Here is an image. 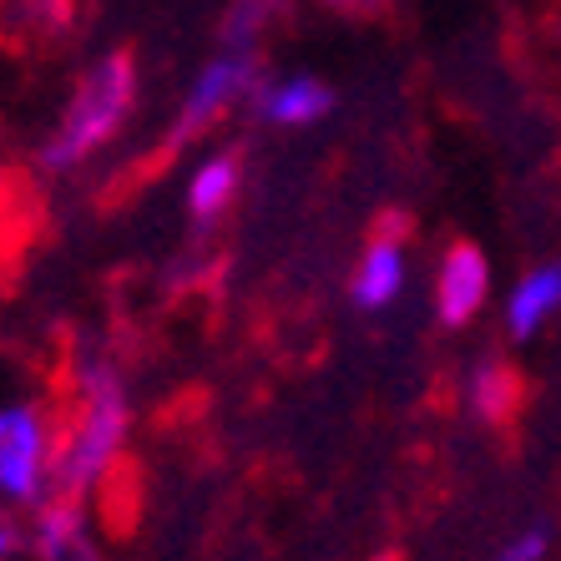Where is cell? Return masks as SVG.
Here are the masks:
<instances>
[{
	"label": "cell",
	"mask_w": 561,
	"mask_h": 561,
	"mask_svg": "<svg viewBox=\"0 0 561 561\" xmlns=\"http://www.w3.org/2000/svg\"><path fill=\"white\" fill-rule=\"evenodd\" d=\"M253 77H259V51H228V46H222V51L197 71L193 92L178 106V122H172V131H168V152H178V147H187L193 137H203L222 112H233V102H243V96L253 92Z\"/></svg>",
	"instance_id": "cell-4"
},
{
	"label": "cell",
	"mask_w": 561,
	"mask_h": 561,
	"mask_svg": "<svg viewBox=\"0 0 561 561\" xmlns=\"http://www.w3.org/2000/svg\"><path fill=\"white\" fill-rule=\"evenodd\" d=\"M127 390L122 375L106 359L77 365L71 379V410L56 425V460H51V496H92L96 485L112 476L122 445H127Z\"/></svg>",
	"instance_id": "cell-1"
},
{
	"label": "cell",
	"mask_w": 561,
	"mask_h": 561,
	"mask_svg": "<svg viewBox=\"0 0 561 561\" xmlns=\"http://www.w3.org/2000/svg\"><path fill=\"white\" fill-rule=\"evenodd\" d=\"M329 11H340V15H375L385 11V0H324Z\"/></svg>",
	"instance_id": "cell-14"
},
{
	"label": "cell",
	"mask_w": 561,
	"mask_h": 561,
	"mask_svg": "<svg viewBox=\"0 0 561 561\" xmlns=\"http://www.w3.org/2000/svg\"><path fill=\"white\" fill-rule=\"evenodd\" d=\"M470 410L485 425H511L516 410H522V375L506 359H481L476 375H470Z\"/></svg>",
	"instance_id": "cell-11"
},
{
	"label": "cell",
	"mask_w": 561,
	"mask_h": 561,
	"mask_svg": "<svg viewBox=\"0 0 561 561\" xmlns=\"http://www.w3.org/2000/svg\"><path fill=\"white\" fill-rule=\"evenodd\" d=\"M253 102H259V117L274 122V127H313V122L329 117L334 92L319 77H284V81L259 87Z\"/></svg>",
	"instance_id": "cell-8"
},
{
	"label": "cell",
	"mask_w": 561,
	"mask_h": 561,
	"mask_svg": "<svg viewBox=\"0 0 561 561\" xmlns=\"http://www.w3.org/2000/svg\"><path fill=\"white\" fill-rule=\"evenodd\" d=\"M56 425L31 400H11L0 410V496L5 506H31L51 496Z\"/></svg>",
	"instance_id": "cell-3"
},
{
	"label": "cell",
	"mask_w": 561,
	"mask_h": 561,
	"mask_svg": "<svg viewBox=\"0 0 561 561\" xmlns=\"http://www.w3.org/2000/svg\"><path fill=\"white\" fill-rule=\"evenodd\" d=\"M547 547H551V531L536 522V526H526V531L511 536L506 547L496 551V561H541L547 557Z\"/></svg>",
	"instance_id": "cell-13"
},
{
	"label": "cell",
	"mask_w": 561,
	"mask_h": 561,
	"mask_svg": "<svg viewBox=\"0 0 561 561\" xmlns=\"http://www.w3.org/2000/svg\"><path fill=\"white\" fill-rule=\"evenodd\" d=\"M557 309H561V263H541V268H531L522 284L511 288V299H506L511 340H531Z\"/></svg>",
	"instance_id": "cell-9"
},
{
	"label": "cell",
	"mask_w": 561,
	"mask_h": 561,
	"mask_svg": "<svg viewBox=\"0 0 561 561\" xmlns=\"http://www.w3.org/2000/svg\"><path fill=\"white\" fill-rule=\"evenodd\" d=\"M485 294H491V263L476 243H450L440 259V274H435V313L440 324L460 329L481 313Z\"/></svg>",
	"instance_id": "cell-5"
},
{
	"label": "cell",
	"mask_w": 561,
	"mask_h": 561,
	"mask_svg": "<svg viewBox=\"0 0 561 561\" xmlns=\"http://www.w3.org/2000/svg\"><path fill=\"white\" fill-rule=\"evenodd\" d=\"M379 561H400V557H379Z\"/></svg>",
	"instance_id": "cell-16"
},
{
	"label": "cell",
	"mask_w": 561,
	"mask_h": 561,
	"mask_svg": "<svg viewBox=\"0 0 561 561\" xmlns=\"http://www.w3.org/2000/svg\"><path fill=\"white\" fill-rule=\"evenodd\" d=\"M131 102H137V66L127 51H112L96 66H87L61 112V127L41 147V168L66 172L87 162L96 147H106L122 131V122L131 117Z\"/></svg>",
	"instance_id": "cell-2"
},
{
	"label": "cell",
	"mask_w": 561,
	"mask_h": 561,
	"mask_svg": "<svg viewBox=\"0 0 561 561\" xmlns=\"http://www.w3.org/2000/svg\"><path fill=\"white\" fill-rule=\"evenodd\" d=\"M238 183H243V162H238V152H213L208 162L193 172V183H187V213H193V222L222 218V213L233 208Z\"/></svg>",
	"instance_id": "cell-10"
},
{
	"label": "cell",
	"mask_w": 561,
	"mask_h": 561,
	"mask_svg": "<svg viewBox=\"0 0 561 561\" xmlns=\"http://www.w3.org/2000/svg\"><path fill=\"white\" fill-rule=\"evenodd\" d=\"M31 557L36 561H102L96 541L87 536L81 501L46 496L31 511Z\"/></svg>",
	"instance_id": "cell-6"
},
{
	"label": "cell",
	"mask_w": 561,
	"mask_h": 561,
	"mask_svg": "<svg viewBox=\"0 0 561 561\" xmlns=\"http://www.w3.org/2000/svg\"><path fill=\"white\" fill-rule=\"evenodd\" d=\"M400 288H405V243L390 233L369 238V249L354 263V304L359 309H385V304L400 299Z\"/></svg>",
	"instance_id": "cell-7"
},
{
	"label": "cell",
	"mask_w": 561,
	"mask_h": 561,
	"mask_svg": "<svg viewBox=\"0 0 561 561\" xmlns=\"http://www.w3.org/2000/svg\"><path fill=\"white\" fill-rule=\"evenodd\" d=\"M77 21V0H5V31L15 41H56Z\"/></svg>",
	"instance_id": "cell-12"
},
{
	"label": "cell",
	"mask_w": 561,
	"mask_h": 561,
	"mask_svg": "<svg viewBox=\"0 0 561 561\" xmlns=\"http://www.w3.org/2000/svg\"><path fill=\"white\" fill-rule=\"evenodd\" d=\"M15 547H21V531H15V522L5 516V522H0V551H5V557H15Z\"/></svg>",
	"instance_id": "cell-15"
}]
</instances>
